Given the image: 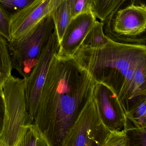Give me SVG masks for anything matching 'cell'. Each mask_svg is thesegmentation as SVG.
Returning a JSON list of instances; mask_svg holds the SVG:
<instances>
[{
	"label": "cell",
	"mask_w": 146,
	"mask_h": 146,
	"mask_svg": "<svg viewBox=\"0 0 146 146\" xmlns=\"http://www.w3.org/2000/svg\"><path fill=\"white\" fill-rule=\"evenodd\" d=\"M17 146H48L38 127L34 123L26 126Z\"/></svg>",
	"instance_id": "obj_15"
},
{
	"label": "cell",
	"mask_w": 146,
	"mask_h": 146,
	"mask_svg": "<svg viewBox=\"0 0 146 146\" xmlns=\"http://www.w3.org/2000/svg\"><path fill=\"white\" fill-rule=\"evenodd\" d=\"M96 83L74 56L54 54L34 120L48 146H63L69 129L93 95Z\"/></svg>",
	"instance_id": "obj_1"
},
{
	"label": "cell",
	"mask_w": 146,
	"mask_h": 146,
	"mask_svg": "<svg viewBox=\"0 0 146 146\" xmlns=\"http://www.w3.org/2000/svg\"><path fill=\"white\" fill-rule=\"evenodd\" d=\"M93 95L102 119L110 131L123 130L127 111L122 106L114 89L106 83L96 82Z\"/></svg>",
	"instance_id": "obj_9"
},
{
	"label": "cell",
	"mask_w": 146,
	"mask_h": 146,
	"mask_svg": "<svg viewBox=\"0 0 146 146\" xmlns=\"http://www.w3.org/2000/svg\"><path fill=\"white\" fill-rule=\"evenodd\" d=\"M102 146H130L129 136L124 129L110 131Z\"/></svg>",
	"instance_id": "obj_19"
},
{
	"label": "cell",
	"mask_w": 146,
	"mask_h": 146,
	"mask_svg": "<svg viewBox=\"0 0 146 146\" xmlns=\"http://www.w3.org/2000/svg\"><path fill=\"white\" fill-rule=\"evenodd\" d=\"M51 15L60 43L66 27L72 19L70 8L67 1L57 0Z\"/></svg>",
	"instance_id": "obj_11"
},
{
	"label": "cell",
	"mask_w": 146,
	"mask_h": 146,
	"mask_svg": "<svg viewBox=\"0 0 146 146\" xmlns=\"http://www.w3.org/2000/svg\"><path fill=\"white\" fill-rule=\"evenodd\" d=\"M124 0H95L93 13L103 22Z\"/></svg>",
	"instance_id": "obj_16"
},
{
	"label": "cell",
	"mask_w": 146,
	"mask_h": 146,
	"mask_svg": "<svg viewBox=\"0 0 146 146\" xmlns=\"http://www.w3.org/2000/svg\"><path fill=\"white\" fill-rule=\"evenodd\" d=\"M146 60L142 61L135 69L130 100L146 96Z\"/></svg>",
	"instance_id": "obj_14"
},
{
	"label": "cell",
	"mask_w": 146,
	"mask_h": 146,
	"mask_svg": "<svg viewBox=\"0 0 146 146\" xmlns=\"http://www.w3.org/2000/svg\"><path fill=\"white\" fill-rule=\"evenodd\" d=\"M5 113V102L3 87L0 86V135L2 133Z\"/></svg>",
	"instance_id": "obj_22"
},
{
	"label": "cell",
	"mask_w": 146,
	"mask_h": 146,
	"mask_svg": "<svg viewBox=\"0 0 146 146\" xmlns=\"http://www.w3.org/2000/svg\"><path fill=\"white\" fill-rule=\"evenodd\" d=\"M70 8L72 18L81 13L93 12L95 0H66Z\"/></svg>",
	"instance_id": "obj_18"
},
{
	"label": "cell",
	"mask_w": 146,
	"mask_h": 146,
	"mask_svg": "<svg viewBox=\"0 0 146 146\" xmlns=\"http://www.w3.org/2000/svg\"><path fill=\"white\" fill-rule=\"evenodd\" d=\"M13 69L8 40L0 32V86L11 75Z\"/></svg>",
	"instance_id": "obj_12"
},
{
	"label": "cell",
	"mask_w": 146,
	"mask_h": 146,
	"mask_svg": "<svg viewBox=\"0 0 146 146\" xmlns=\"http://www.w3.org/2000/svg\"><path fill=\"white\" fill-rule=\"evenodd\" d=\"M109 39L105 35L102 22L96 20L85 37L81 47L98 48L107 44Z\"/></svg>",
	"instance_id": "obj_13"
},
{
	"label": "cell",
	"mask_w": 146,
	"mask_h": 146,
	"mask_svg": "<svg viewBox=\"0 0 146 146\" xmlns=\"http://www.w3.org/2000/svg\"><path fill=\"white\" fill-rule=\"evenodd\" d=\"M2 87L5 113L0 146H17L26 126L34 123L26 109L25 80L11 75Z\"/></svg>",
	"instance_id": "obj_4"
},
{
	"label": "cell",
	"mask_w": 146,
	"mask_h": 146,
	"mask_svg": "<svg viewBox=\"0 0 146 146\" xmlns=\"http://www.w3.org/2000/svg\"><path fill=\"white\" fill-rule=\"evenodd\" d=\"M96 21L93 12L81 13L72 19L60 42L58 55L74 56Z\"/></svg>",
	"instance_id": "obj_10"
},
{
	"label": "cell",
	"mask_w": 146,
	"mask_h": 146,
	"mask_svg": "<svg viewBox=\"0 0 146 146\" xmlns=\"http://www.w3.org/2000/svg\"><path fill=\"white\" fill-rule=\"evenodd\" d=\"M110 131L93 94L69 129L63 146H102Z\"/></svg>",
	"instance_id": "obj_6"
},
{
	"label": "cell",
	"mask_w": 146,
	"mask_h": 146,
	"mask_svg": "<svg viewBox=\"0 0 146 146\" xmlns=\"http://www.w3.org/2000/svg\"><path fill=\"white\" fill-rule=\"evenodd\" d=\"M128 112L138 124L146 127V96L139 97Z\"/></svg>",
	"instance_id": "obj_17"
},
{
	"label": "cell",
	"mask_w": 146,
	"mask_h": 146,
	"mask_svg": "<svg viewBox=\"0 0 146 146\" xmlns=\"http://www.w3.org/2000/svg\"><path fill=\"white\" fill-rule=\"evenodd\" d=\"M54 31L51 14L42 19L27 35L12 42L8 47L13 68L25 79L38 62L43 48Z\"/></svg>",
	"instance_id": "obj_5"
},
{
	"label": "cell",
	"mask_w": 146,
	"mask_h": 146,
	"mask_svg": "<svg viewBox=\"0 0 146 146\" xmlns=\"http://www.w3.org/2000/svg\"><path fill=\"white\" fill-rule=\"evenodd\" d=\"M57 0H33L10 16V41L18 40L27 35L46 16L51 14Z\"/></svg>",
	"instance_id": "obj_8"
},
{
	"label": "cell",
	"mask_w": 146,
	"mask_h": 146,
	"mask_svg": "<svg viewBox=\"0 0 146 146\" xmlns=\"http://www.w3.org/2000/svg\"><path fill=\"white\" fill-rule=\"evenodd\" d=\"M102 22L104 33L110 40L146 45V0H124Z\"/></svg>",
	"instance_id": "obj_3"
},
{
	"label": "cell",
	"mask_w": 146,
	"mask_h": 146,
	"mask_svg": "<svg viewBox=\"0 0 146 146\" xmlns=\"http://www.w3.org/2000/svg\"><path fill=\"white\" fill-rule=\"evenodd\" d=\"M73 56L96 82L109 84L117 95L126 91L130 100L134 71L141 62L146 60V47L109 39L100 48L80 47Z\"/></svg>",
	"instance_id": "obj_2"
},
{
	"label": "cell",
	"mask_w": 146,
	"mask_h": 146,
	"mask_svg": "<svg viewBox=\"0 0 146 146\" xmlns=\"http://www.w3.org/2000/svg\"><path fill=\"white\" fill-rule=\"evenodd\" d=\"M33 0H0V5L2 7L8 9L23 8Z\"/></svg>",
	"instance_id": "obj_21"
},
{
	"label": "cell",
	"mask_w": 146,
	"mask_h": 146,
	"mask_svg": "<svg viewBox=\"0 0 146 146\" xmlns=\"http://www.w3.org/2000/svg\"><path fill=\"white\" fill-rule=\"evenodd\" d=\"M59 46L58 36L54 29L50 39L40 54L37 64L29 76L24 79L26 109L33 123L50 63L54 54L58 52Z\"/></svg>",
	"instance_id": "obj_7"
},
{
	"label": "cell",
	"mask_w": 146,
	"mask_h": 146,
	"mask_svg": "<svg viewBox=\"0 0 146 146\" xmlns=\"http://www.w3.org/2000/svg\"><path fill=\"white\" fill-rule=\"evenodd\" d=\"M10 16L0 5V32L6 39L10 41L9 22Z\"/></svg>",
	"instance_id": "obj_20"
}]
</instances>
